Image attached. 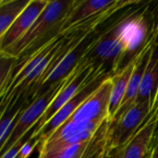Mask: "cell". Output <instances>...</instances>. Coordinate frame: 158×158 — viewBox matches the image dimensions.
<instances>
[{"instance_id": "obj_23", "label": "cell", "mask_w": 158, "mask_h": 158, "mask_svg": "<svg viewBox=\"0 0 158 158\" xmlns=\"http://www.w3.org/2000/svg\"><path fill=\"white\" fill-rule=\"evenodd\" d=\"M106 158H107V157H106ZM115 158H116V157H115Z\"/></svg>"}, {"instance_id": "obj_20", "label": "cell", "mask_w": 158, "mask_h": 158, "mask_svg": "<svg viewBox=\"0 0 158 158\" xmlns=\"http://www.w3.org/2000/svg\"><path fill=\"white\" fill-rule=\"evenodd\" d=\"M38 158H42V157H41V156H38Z\"/></svg>"}, {"instance_id": "obj_16", "label": "cell", "mask_w": 158, "mask_h": 158, "mask_svg": "<svg viewBox=\"0 0 158 158\" xmlns=\"http://www.w3.org/2000/svg\"><path fill=\"white\" fill-rule=\"evenodd\" d=\"M87 143L88 142L71 145L45 154H39V156L42 158H81L87 145Z\"/></svg>"}, {"instance_id": "obj_12", "label": "cell", "mask_w": 158, "mask_h": 158, "mask_svg": "<svg viewBox=\"0 0 158 158\" xmlns=\"http://www.w3.org/2000/svg\"><path fill=\"white\" fill-rule=\"evenodd\" d=\"M134 65H135V59L131 64H129L126 68H124L123 69H121L120 71L110 77L112 81V90L110 94L109 109H108V118L110 122L114 119L118 110L119 109L123 102V99L127 92L129 81L134 69Z\"/></svg>"}, {"instance_id": "obj_4", "label": "cell", "mask_w": 158, "mask_h": 158, "mask_svg": "<svg viewBox=\"0 0 158 158\" xmlns=\"http://www.w3.org/2000/svg\"><path fill=\"white\" fill-rule=\"evenodd\" d=\"M65 81L66 79L60 83L54 85L53 87L48 89L43 94L37 96L28 106H24L20 110L16 119V123L10 137L6 141L5 146L0 150L1 155H3L6 151L9 150L12 146H14L17 143H19L22 138H24L30 131L34 129L36 124L40 121L41 118L44 114L45 110L48 108L54 98L61 90Z\"/></svg>"}, {"instance_id": "obj_1", "label": "cell", "mask_w": 158, "mask_h": 158, "mask_svg": "<svg viewBox=\"0 0 158 158\" xmlns=\"http://www.w3.org/2000/svg\"><path fill=\"white\" fill-rule=\"evenodd\" d=\"M71 1H49L30 30L13 45L0 53L16 57L13 70L61 34L65 20L75 5Z\"/></svg>"}, {"instance_id": "obj_7", "label": "cell", "mask_w": 158, "mask_h": 158, "mask_svg": "<svg viewBox=\"0 0 158 158\" xmlns=\"http://www.w3.org/2000/svg\"><path fill=\"white\" fill-rule=\"evenodd\" d=\"M111 90L112 81L111 78H107L66 122H93L108 118Z\"/></svg>"}, {"instance_id": "obj_5", "label": "cell", "mask_w": 158, "mask_h": 158, "mask_svg": "<svg viewBox=\"0 0 158 158\" xmlns=\"http://www.w3.org/2000/svg\"><path fill=\"white\" fill-rule=\"evenodd\" d=\"M103 121L65 122L44 143L39 146V154H45L88 142Z\"/></svg>"}, {"instance_id": "obj_2", "label": "cell", "mask_w": 158, "mask_h": 158, "mask_svg": "<svg viewBox=\"0 0 158 158\" xmlns=\"http://www.w3.org/2000/svg\"><path fill=\"white\" fill-rule=\"evenodd\" d=\"M118 35L122 44V56L119 64V71L131 64L144 48L152 34H149L146 8L135 9L133 13H127L120 20Z\"/></svg>"}, {"instance_id": "obj_13", "label": "cell", "mask_w": 158, "mask_h": 158, "mask_svg": "<svg viewBox=\"0 0 158 158\" xmlns=\"http://www.w3.org/2000/svg\"><path fill=\"white\" fill-rule=\"evenodd\" d=\"M110 120L106 118L88 141L81 158H106Z\"/></svg>"}, {"instance_id": "obj_3", "label": "cell", "mask_w": 158, "mask_h": 158, "mask_svg": "<svg viewBox=\"0 0 158 158\" xmlns=\"http://www.w3.org/2000/svg\"><path fill=\"white\" fill-rule=\"evenodd\" d=\"M153 112L147 103H135L116 121L110 122L107 156L120 151L138 132Z\"/></svg>"}, {"instance_id": "obj_21", "label": "cell", "mask_w": 158, "mask_h": 158, "mask_svg": "<svg viewBox=\"0 0 158 158\" xmlns=\"http://www.w3.org/2000/svg\"><path fill=\"white\" fill-rule=\"evenodd\" d=\"M157 104H158V102H157ZM156 106H157V105H156Z\"/></svg>"}, {"instance_id": "obj_10", "label": "cell", "mask_w": 158, "mask_h": 158, "mask_svg": "<svg viewBox=\"0 0 158 158\" xmlns=\"http://www.w3.org/2000/svg\"><path fill=\"white\" fill-rule=\"evenodd\" d=\"M158 102V43L156 42L135 103H147L154 111Z\"/></svg>"}, {"instance_id": "obj_18", "label": "cell", "mask_w": 158, "mask_h": 158, "mask_svg": "<svg viewBox=\"0 0 158 158\" xmlns=\"http://www.w3.org/2000/svg\"><path fill=\"white\" fill-rule=\"evenodd\" d=\"M149 158H158V129L156 131V142H155L154 147L151 151Z\"/></svg>"}, {"instance_id": "obj_19", "label": "cell", "mask_w": 158, "mask_h": 158, "mask_svg": "<svg viewBox=\"0 0 158 158\" xmlns=\"http://www.w3.org/2000/svg\"><path fill=\"white\" fill-rule=\"evenodd\" d=\"M156 110V113H157V115H158V104H157V106H156V108H155Z\"/></svg>"}, {"instance_id": "obj_9", "label": "cell", "mask_w": 158, "mask_h": 158, "mask_svg": "<svg viewBox=\"0 0 158 158\" xmlns=\"http://www.w3.org/2000/svg\"><path fill=\"white\" fill-rule=\"evenodd\" d=\"M48 3L49 0H31L30 4L16 19L6 32L0 37V51L17 43L30 30Z\"/></svg>"}, {"instance_id": "obj_6", "label": "cell", "mask_w": 158, "mask_h": 158, "mask_svg": "<svg viewBox=\"0 0 158 158\" xmlns=\"http://www.w3.org/2000/svg\"><path fill=\"white\" fill-rule=\"evenodd\" d=\"M110 78L108 76L103 75L91 82H89L83 89H81L70 101H69L62 108L59 109V111L45 124L37 132L32 133L31 138L37 139L40 143L39 146H41L43 143H44L51 136L52 134L60 127L62 126L71 116L72 114L78 109V107L102 84V82L107 79ZM38 146V147H39Z\"/></svg>"}, {"instance_id": "obj_14", "label": "cell", "mask_w": 158, "mask_h": 158, "mask_svg": "<svg viewBox=\"0 0 158 158\" xmlns=\"http://www.w3.org/2000/svg\"><path fill=\"white\" fill-rule=\"evenodd\" d=\"M31 0L0 1V37H2L16 19L30 4Z\"/></svg>"}, {"instance_id": "obj_15", "label": "cell", "mask_w": 158, "mask_h": 158, "mask_svg": "<svg viewBox=\"0 0 158 158\" xmlns=\"http://www.w3.org/2000/svg\"><path fill=\"white\" fill-rule=\"evenodd\" d=\"M0 94L6 90L13 72L17 58L0 53Z\"/></svg>"}, {"instance_id": "obj_17", "label": "cell", "mask_w": 158, "mask_h": 158, "mask_svg": "<svg viewBox=\"0 0 158 158\" xmlns=\"http://www.w3.org/2000/svg\"><path fill=\"white\" fill-rule=\"evenodd\" d=\"M40 143L37 139L31 138V136L24 143V144L22 145V147L20 148L18 156L15 158H28L31 153L33 152V150L39 146Z\"/></svg>"}, {"instance_id": "obj_8", "label": "cell", "mask_w": 158, "mask_h": 158, "mask_svg": "<svg viewBox=\"0 0 158 158\" xmlns=\"http://www.w3.org/2000/svg\"><path fill=\"white\" fill-rule=\"evenodd\" d=\"M158 115L155 109L132 139L117 153L116 158H148L156 142Z\"/></svg>"}, {"instance_id": "obj_22", "label": "cell", "mask_w": 158, "mask_h": 158, "mask_svg": "<svg viewBox=\"0 0 158 158\" xmlns=\"http://www.w3.org/2000/svg\"><path fill=\"white\" fill-rule=\"evenodd\" d=\"M148 158H149V157H148Z\"/></svg>"}, {"instance_id": "obj_11", "label": "cell", "mask_w": 158, "mask_h": 158, "mask_svg": "<svg viewBox=\"0 0 158 158\" xmlns=\"http://www.w3.org/2000/svg\"><path fill=\"white\" fill-rule=\"evenodd\" d=\"M117 0H76L74 6L69 13L62 31L72 27L106 8L116 3ZM61 31V32H62Z\"/></svg>"}]
</instances>
